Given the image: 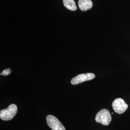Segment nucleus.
<instances>
[{"instance_id": "obj_2", "label": "nucleus", "mask_w": 130, "mask_h": 130, "mask_svg": "<svg viewBox=\"0 0 130 130\" xmlns=\"http://www.w3.org/2000/svg\"><path fill=\"white\" fill-rule=\"evenodd\" d=\"M95 120L104 125H108L111 121V116L110 112L107 109H102L98 112Z\"/></svg>"}, {"instance_id": "obj_1", "label": "nucleus", "mask_w": 130, "mask_h": 130, "mask_svg": "<svg viewBox=\"0 0 130 130\" xmlns=\"http://www.w3.org/2000/svg\"><path fill=\"white\" fill-rule=\"evenodd\" d=\"M17 111L18 107L15 104H12L7 108L1 110L0 118L4 121H9L15 116Z\"/></svg>"}, {"instance_id": "obj_5", "label": "nucleus", "mask_w": 130, "mask_h": 130, "mask_svg": "<svg viewBox=\"0 0 130 130\" xmlns=\"http://www.w3.org/2000/svg\"><path fill=\"white\" fill-rule=\"evenodd\" d=\"M95 76L92 73H87L85 74H79L74 77L71 80V84L72 85H77L84 82L92 80L95 78Z\"/></svg>"}, {"instance_id": "obj_7", "label": "nucleus", "mask_w": 130, "mask_h": 130, "mask_svg": "<svg viewBox=\"0 0 130 130\" xmlns=\"http://www.w3.org/2000/svg\"><path fill=\"white\" fill-rule=\"evenodd\" d=\"M63 4L65 7L71 11L77 10V6L74 0H63Z\"/></svg>"}, {"instance_id": "obj_8", "label": "nucleus", "mask_w": 130, "mask_h": 130, "mask_svg": "<svg viewBox=\"0 0 130 130\" xmlns=\"http://www.w3.org/2000/svg\"><path fill=\"white\" fill-rule=\"evenodd\" d=\"M11 73V71L10 69H7L4 70L1 73V75L3 76H7Z\"/></svg>"}, {"instance_id": "obj_3", "label": "nucleus", "mask_w": 130, "mask_h": 130, "mask_svg": "<svg viewBox=\"0 0 130 130\" xmlns=\"http://www.w3.org/2000/svg\"><path fill=\"white\" fill-rule=\"evenodd\" d=\"M47 123L52 130H66L64 126L56 117L48 115L46 117Z\"/></svg>"}, {"instance_id": "obj_6", "label": "nucleus", "mask_w": 130, "mask_h": 130, "mask_svg": "<svg viewBox=\"0 0 130 130\" xmlns=\"http://www.w3.org/2000/svg\"><path fill=\"white\" fill-rule=\"evenodd\" d=\"M78 5L81 11H86L92 8L93 3L91 0H79Z\"/></svg>"}, {"instance_id": "obj_4", "label": "nucleus", "mask_w": 130, "mask_h": 130, "mask_svg": "<svg viewBox=\"0 0 130 130\" xmlns=\"http://www.w3.org/2000/svg\"><path fill=\"white\" fill-rule=\"evenodd\" d=\"M112 107L115 112L121 114L125 111L128 107V106L123 99L119 98H117L113 102Z\"/></svg>"}]
</instances>
